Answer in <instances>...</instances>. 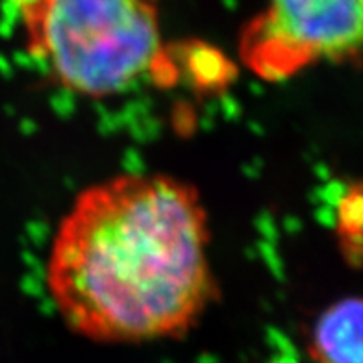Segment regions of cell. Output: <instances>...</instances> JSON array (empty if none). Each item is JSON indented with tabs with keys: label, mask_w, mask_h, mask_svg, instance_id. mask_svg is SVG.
<instances>
[{
	"label": "cell",
	"mask_w": 363,
	"mask_h": 363,
	"mask_svg": "<svg viewBox=\"0 0 363 363\" xmlns=\"http://www.w3.org/2000/svg\"><path fill=\"white\" fill-rule=\"evenodd\" d=\"M208 249L191 184L121 174L74 199L52 239L47 289L65 325L91 341L180 337L217 296Z\"/></svg>",
	"instance_id": "6da1fadb"
},
{
	"label": "cell",
	"mask_w": 363,
	"mask_h": 363,
	"mask_svg": "<svg viewBox=\"0 0 363 363\" xmlns=\"http://www.w3.org/2000/svg\"><path fill=\"white\" fill-rule=\"evenodd\" d=\"M17 10L30 56L74 95L106 99L145 77L177 78L148 0H34Z\"/></svg>",
	"instance_id": "7a4b0ae2"
},
{
	"label": "cell",
	"mask_w": 363,
	"mask_h": 363,
	"mask_svg": "<svg viewBox=\"0 0 363 363\" xmlns=\"http://www.w3.org/2000/svg\"><path fill=\"white\" fill-rule=\"evenodd\" d=\"M241 56L269 82L320 62H363V0H271L245 32Z\"/></svg>",
	"instance_id": "3957f363"
},
{
	"label": "cell",
	"mask_w": 363,
	"mask_h": 363,
	"mask_svg": "<svg viewBox=\"0 0 363 363\" xmlns=\"http://www.w3.org/2000/svg\"><path fill=\"white\" fill-rule=\"evenodd\" d=\"M313 363H363V298L350 296L323 310L310 332Z\"/></svg>",
	"instance_id": "277c9868"
},
{
	"label": "cell",
	"mask_w": 363,
	"mask_h": 363,
	"mask_svg": "<svg viewBox=\"0 0 363 363\" xmlns=\"http://www.w3.org/2000/svg\"><path fill=\"white\" fill-rule=\"evenodd\" d=\"M335 241L352 267H363V180L350 182L335 202Z\"/></svg>",
	"instance_id": "5b68a950"
}]
</instances>
